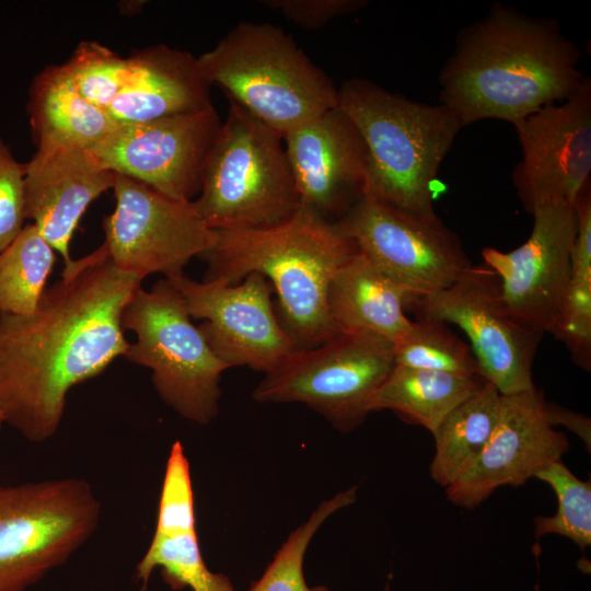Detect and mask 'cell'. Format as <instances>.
Wrapping results in <instances>:
<instances>
[{
  "mask_svg": "<svg viewBox=\"0 0 591 591\" xmlns=\"http://www.w3.org/2000/svg\"><path fill=\"white\" fill-rule=\"evenodd\" d=\"M141 287L104 244L66 264L30 315L0 313V414L33 442L55 434L74 385L101 374L129 343L123 312Z\"/></svg>",
  "mask_w": 591,
  "mask_h": 591,
  "instance_id": "cell-1",
  "label": "cell"
},
{
  "mask_svg": "<svg viewBox=\"0 0 591 591\" xmlns=\"http://www.w3.org/2000/svg\"><path fill=\"white\" fill-rule=\"evenodd\" d=\"M580 59L556 20L496 3L459 32L439 74L440 104L463 127L483 119L513 125L572 95L586 78Z\"/></svg>",
  "mask_w": 591,
  "mask_h": 591,
  "instance_id": "cell-2",
  "label": "cell"
},
{
  "mask_svg": "<svg viewBox=\"0 0 591 591\" xmlns=\"http://www.w3.org/2000/svg\"><path fill=\"white\" fill-rule=\"evenodd\" d=\"M207 262L204 280L230 285L247 275L264 276L278 297L280 323L297 348L313 347L338 332L327 309L336 270L358 250L335 222L299 207L292 217L265 229L222 230Z\"/></svg>",
  "mask_w": 591,
  "mask_h": 591,
  "instance_id": "cell-3",
  "label": "cell"
},
{
  "mask_svg": "<svg viewBox=\"0 0 591 591\" xmlns=\"http://www.w3.org/2000/svg\"><path fill=\"white\" fill-rule=\"evenodd\" d=\"M338 107L367 149L366 195L406 211L434 213L440 166L463 128L456 115L442 104L416 102L362 78L341 84Z\"/></svg>",
  "mask_w": 591,
  "mask_h": 591,
  "instance_id": "cell-4",
  "label": "cell"
},
{
  "mask_svg": "<svg viewBox=\"0 0 591 591\" xmlns=\"http://www.w3.org/2000/svg\"><path fill=\"white\" fill-rule=\"evenodd\" d=\"M198 61L218 84L279 136L338 106V89L281 27L241 22Z\"/></svg>",
  "mask_w": 591,
  "mask_h": 591,
  "instance_id": "cell-5",
  "label": "cell"
},
{
  "mask_svg": "<svg viewBox=\"0 0 591 591\" xmlns=\"http://www.w3.org/2000/svg\"><path fill=\"white\" fill-rule=\"evenodd\" d=\"M195 207L215 231L265 229L300 207L282 137L229 99Z\"/></svg>",
  "mask_w": 591,
  "mask_h": 591,
  "instance_id": "cell-6",
  "label": "cell"
},
{
  "mask_svg": "<svg viewBox=\"0 0 591 591\" xmlns=\"http://www.w3.org/2000/svg\"><path fill=\"white\" fill-rule=\"evenodd\" d=\"M121 325L137 340L124 357L152 371L162 401L183 418L207 425L219 412L220 381L229 367L192 322L181 292L167 279L139 287L126 304Z\"/></svg>",
  "mask_w": 591,
  "mask_h": 591,
  "instance_id": "cell-7",
  "label": "cell"
},
{
  "mask_svg": "<svg viewBox=\"0 0 591 591\" xmlns=\"http://www.w3.org/2000/svg\"><path fill=\"white\" fill-rule=\"evenodd\" d=\"M394 366L392 341L368 332H339L320 345L294 348L265 373L253 398L305 404L349 432L364 421L371 396Z\"/></svg>",
  "mask_w": 591,
  "mask_h": 591,
  "instance_id": "cell-8",
  "label": "cell"
},
{
  "mask_svg": "<svg viewBox=\"0 0 591 591\" xmlns=\"http://www.w3.org/2000/svg\"><path fill=\"white\" fill-rule=\"evenodd\" d=\"M101 505L78 478L0 486V591H25L99 525Z\"/></svg>",
  "mask_w": 591,
  "mask_h": 591,
  "instance_id": "cell-9",
  "label": "cell"
},
{
  "mask_svg": "<svg viewBox=\"0 0 591 591\" xmlns=\"http://www.w3.org/2000/svg\"><path fill=\"white\" fill-rule=\"evenodd\" d=\"M417 318L459 326L467 336L480 375L501 395L533 389L532 367L544 333L507 310L498 275L485 263L472 265L450 287L414 298Z\"/></svg>",
  "mask_w": 591,
  "mask_h": 591,
  "instance_id": "cell-10",
  "label": "cell"
},
{
  "mask_svg": "<svg viewBox=\"0 0 591 591\" xmlns=\"http://www.w3.org/2000/svg\"><path fill=\"white\" fill-rule=\"evenodd\" d=\"M113 189L116 205L103 220V244L120 271L139 281L151 274L172 280L216 244L218 233L205 223L194 200L172 198L119 174Z\"/></svg>",
  "mask_w": 591,
  "mask_h": 591,
  "instance_id": "cell-11",
  "label": "cell"
},
{
  "mask_svg": "<svg viewBox=\"0 0 591 591\" xmlns=\"http://www.w3.org/2000/svg\"><path fill=\"white\" fill-rule=\"evenodd\" d=\"M335 223L412 300L450 287L473 265L436 212H410L366 195Z\"/></svg>",
  "mask_w": 591,
  "mask_h": 591,
  "instance_id": "cell-12",
  "label": "cell"
},
{
  "mask_svg": "<svg viewBox=\"0 0 591 591\" xmlns=\"http://www.w3.org/2000/svg\"><path fill=\"white\" fill-rule=\"evenodd\" d=\"M210 348L229 368L245 366L267 373L296 347L271 302L274 290L257 274L230 285L224 279L196 281L185 275L170 280Z\"/></svg>",
  "mask_w": 591,
  "mask_h": 591,
  "instance_id": "cell-13",
  "label": "cell"
},
{
  "mask_svg": "<svg viewBox=\"0 0 591 591\" xmlns=\"http://www.w3.org/2000/svg\"><path fill=\"white\" fill-rule=\"evenodd\" d=\"M522 159L512 182L523 208L572 205L590 181L591 80L563 102L546 105L513 124Z\"/></svg>",
  "mask_w": 591,
  "mask_h": 591,
  "instance_id": "cell-14",
  "label": "cell"
},
{
  "mask_svg": "<svg viewBox=\"0 0 591 591\" xmlns=\"http://www.w3.org/2000/svg\"><path fill=\"white\" fill-rule=\"evenodd\" d=\"M217 109L118 125L90 150L109 171L166 196L192 200L199 194L204 165L221 126Z\"/></svg>",
  "mask_w": 591,
  "mask_h": 591,
  "instance_id": "cell-15",
  "label": "cell"
},
{
  "mask_svg": "<svg viewBox=\"0 0 591 591\" xmlns=\"http://www.w3.org/2000/svg\"><path fill=\"white\" fill-rule=\"evenodd\" d=\"M529 239L510 252L484 247V263L499 277L505 305L520 323L554 334L571 270L577 233L572 205L536 208Z\"/></svg>",
  "mask_w": 591,
  "mask_h": 591,
  "instance_id": "cell-16",
  "label": "cell"
},
{
  "mask_svg": "<svg viewBox=\"0 0 591 591\" xmlns=\"http://www.w3.org/2000/svg\"><path fill=\"white\" fill-rule=\"evenodd\" d=\"M542 390L501 395L495 429L475 460L445 487L453 505L474 509L506 485L520 486L569 449L565 433L546 419Z\"/></svg>",
  "mask_w": 591,
  "mask_h": 591,
  "instance_id": "cell-17",
  "label": "cell"
},
{
  "mask_svg": "<svg viewBox=\"0 0 591 591\" xmlns=\"http://www.w3.org/2000/svg\"><path fill=\"white\" fill-rule=\"evenodd\" d=\"M300 207L337 222L367 190L364 142L338 106L282 137Z\"/></svg>",
  "mask_w": 591,
  "mask_h": 591,
  "instance_id": "cell-18",
  "label": "cell"
},
{
  "mask_svg": "<svg viewBox=\"0 0 591 591\" xmlns=\"http://www.w3.org/2000/svg\"><path fill=\"white\" fill-rule=\"evenodd\" d=\"M25 215L63 258L86 208L113 188L116 174L94 153L80 147L44 143L24 164Z\"/></svg>",
  "mask_w": 591,
  "mask_h": 591,
  "instance_id": "cell-19",
  "label": "cell"
},
{
  "mask_svg": "<svg viewBox=\"0 0 591 591\" xmlns=\"http://www.w3.org/2000/svg\"><path fill=\"white\" fill-rule=\"evenodd\" d=\"M128 58L124 84L107 108L117 125L139 124L211 107L198 57L157 45Z\"/></svg>",
  "mask_w": 591,
  "mask_h": 591,
  "instance_id": "cell-20",
  "label": "cell"
},
{
  "mask_svg": "<svg viewBox=\"0 0 591 591\" xmlns=\"http://www.w3.org/2000/svg\"><path fill=\"white\" fill-rule=\"evenodd\" d=\"M410 300L406 289L357 250L334 274L327 309L338 333L368 332L395 343L412 326L406 315Z\"/></svg>",
  "mask_w": 591,
  "mask_h": 591,
  "instance_id": "cell-21",
  "label": "cell"
},
{
  "mask_svg": "<svg viewBox=\"0 0 591 591\" xmlns=\"http://www.w3.org/2000/svg\"><path fill=\"white\" fill-rule=\"evenodd\" d=\"M28 114L36 146L93 150L118 126L78 90L63 65L45 68L31 84Z\"/></svg>",
  "mask_w": 591,
  "mask_h": 591,
  "instance_id": "cell-22",
  "label": "cell"
},
{
  "mask_svg": "<svg viewBox=\"0 0 591 591\" xmlns=\"http://www.w3.org/2000/svg\"><path fill=\"white\" fill-rule=\"evenodd\" d=\"M480 375H460L394 366L371 396L369 412L391 410L404 421L434 432L459 404L483 387Z\"/></svg>",
  "mask_w": 591,
  "mask_h": 591,
  "instance_id": "cell-23",
  "label": "cell"
},
{
  "mask_svg": "<svg viewBox=\"0 0 591 591\" xmlns=\"http://www.w3.org/2000/svg\"><path fill=\"white\" fill-rule=\"evenodd\" d=\"M501 394L489 382L454 407L434 432L436 452L429 473L448 487L480 453L498 420Z\"/></svg>",
  "mask_w": 591,
  "mask_h": 591,
  "instance_id": "cell-24",
  "label": "cell"
},
{
  "mask_svg": "<svg viewBox=\"0 0 591 591\" xmlns=\"http://www.w3.org/2000/svg\"><path fill=\"white\" fill-rule=\"evenodd\" d=\"M577 233L571 270L554 336L561 340L571 360L586 371L591 368V181L573 204Z\"/></svg>",
  "mask_w": 591,
  "mask_h": 591,
  "instance_id": "cell-25",
  "label": "cell"
},
{
  "mask_svg": "<svg viewBox=\"0 0 591 591\" xmlns=\"http://www.w3.org/2000/svg\"><path fill=\"white\" fill-rule=\"evenodd\" d=\"M55 251L31 223L0 252V313L32 314L55 264Z\"/></svg>",
  "mask_w": 591,
  "mask_h": 591,
  "instance_id": "cell-26",
  "label": "cell"
},
{
  "mask_svg": "<svg viewBox=\"0 0 591 591\" xmlns=\"http://www.w3.org/2000/svg\"><path fill=\"white\" fill-rule=\"evenodd\" d=\"M393 347L396 366L460 375H480L470 345L440 321L416 318L409 331L393 343Z\"/></svg>",
  "mask_w": 591,
  "mask_h": 591,
  "instance_id": "cell-27",
  "label": "cell"
},
{
  "mask_svg": "<svg viewBox=\"0 0 591 591\" xmlns=\"http://www.w3.org/2000/svg\"><path fill=\"white\" fill-rule=\"evenodd\" d=\"M157 567L161 568L164 580L173 589L189 587L193 591H233L227 576L207 568L196 532L153 536L136 567L137 579L146 584Z\"/></svg>",
  "mask_w": 591,
  "mask_h": 591,
  "instance_id": "cell-28",
  "label": "cell"
},
{
  "mask_svg": "<svg viewBox=\"0 0 591 591\" xmlns=\"http://www.w3.org/2000/svg\"><path fill=\"white\" fill-rule=\"evenodd\" d=\"M535 477L546 483L557 497L554 515L534 519L535 537L561 535L583 552L591 544V482L578 478L561 460L548 464Z\"/></svg>",
  "mask_w": 591,
  "mask_h": 591,
  "instance_id": "cell-29",
  "label": "cell"
},
{
  "mask_svg": "<svg viewBox=\"0 0 591 591\" xmlns=\"http://www.w3.org/2000/svg\"><path fill=\"white\" fill-rule=\"evenodd\" d=\"M356 500L357 486H354L322 501L308 521L290 533L250 591H328L324 586H308L303 575L304 555L320 526L333 513L351 506Z\"/></svg>",
  "mask_w": 591,
  "mask_h": 591,
  "instance_id": "cell-30",
  "label": "cell"
},
{
  "mask_svg": "<svg viewBox=\"0 0 591 591\" xmlns=\"http://www.w3.org/2000/svg\"><path fill=\"white\" fill-rule=\"evenodd\" d=\"M63 66L79 92L107 113L124 84L128 58L96 42H82Z\"/></svg>",
  "mask_w": 591,
  "mask_h": 591,
  "instance_id": "cell-31",
  "label": "cell"
},
{
  "mask_svg": "<svg viewBox=\"0 0 591 591\" xmlns=\"http://www.w3.org/2000/svg\"><path fill=\"white\" fill-rule=\"evenodd\" d=\"M196 532L189 462L179 441L171 448L166 461L153 536Z\"/></svg>",
  "mask_w": 591,
  "mask_h": 591,
  "instance_id": "cell-32",
  "label": "cell"
},
{
  "mask_svg": "<svg viewBox=\"0 0 591 591\" xmlns=\"http://www.w3.org/2000/svg\"><path fill=\"white\" fill-rule=\"evenodd\" d=\"M24 164L19 163L0 139V252L24 227Z\"/></svg>",
  "mask_w": 591,
  "mask_h": 591,
  "instance_id": "cell-33",
  "label": "cell"
},
{
  "mask_svg": "<svg viewBox=\"0 0 591 591\" xmlns=\"http://www.w3.org/2000/svg\"><path fill=\"white\" fill-rule=\"evenodd\" d=\"M300 27L316 30L337 16L350 14L368 4L366 0H263Z\"/></svg>",
  "mask_w": 591,
  "mask_h": 591,
  "instance_id": "cell-34",
  "label": "cell"
},
{
  "mask_svg": "<svg viewBox=\"0 0 591 591\" xmlns=\"http://www.w3.org/2000/svg\"><path fill=\"white\" fill-rule=\"evenodd\" d=\"M544 410L547 421L553 427L565 426L583 441L590 452L591 420L589 417L547 402H545Z\"/></svg>",
  "mask_w": 591,
  "mask_h": 591,
  "instance_id": "cell-35",
  "label": "cell"
},
{
  "mask_svg": "<svg viewBox=\"0 0 591 591\" xmlns=\"http://www.w3.org/2000/svg\"><path fill=\"white\" fill-rule=\"evenodd\" d=\"M3 422H4V419H3L2 415L0 414V428L3 425Z\"/></svg>",
  "mask_w": 591,
  "mask_h": 591,
  "instance_id": "cell-36",
  "label": "cell"
},
{
  "mask_svg": "<svg viewBox=\"0 0 591 591\" xmlns=\"http://www.w3.org/2000/svg\"><path fill=\"white\" fill-rule=\"evenodd\" d=\"M383 591H390V583L389 582L385 584V588H384Z\"/></svg>",
  "mask_w": 591,
  "mask_h": 591,
  "instance_id": "cell-37",
  "label": "cell"
}]
</instances>
